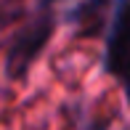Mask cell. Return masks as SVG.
I'll return each instance as SVG.
<instances>
[{
    "label": "cell",
    "instance_id": "cell-1",
    "mask_svg": "<svg viewBox=\"0 0 130 130\" xmlns=\"http://www.w3.org/2000/svg\"><path fill=\"white\" fill-rule=\"evenodd\" d=\"M53 32H56V13H53L51 8H43L13 37L8 53H5V77L13 80V82L27 77V72L32 69V64L37 61V56L45 51V45L51 43Z\"/></svg>",
    "mask_w": 130,
    "mask_h": 130
},
{
    "label": "cell",
    "instance_id": "cell-2",
    "mask_svg": "<svg viewBox=\"0 0 130 130\" xmlns=\"http://www.w3.org/2000/svg\"><path fill=\"white\" fill-rule=\"evenodd\" d=\"M104 69L122 82L130 98V13L114 11L104 48Z\"/></svg>",
    "mask_w": 130,
    "mask_h": 130
},
{
    "label": "cell",
    "instance_id": "cell-3",
    "mask_svg": "<svg viewBox=\"0 0 130 130\" xmlns=\"http://www.w3.org/2000/svg\"><path fill=\"white\" fill-rule=\"evenodd\" d=\"M109 5H111V0H82L77 8L69 11V21L77 27L80 37L96 35L98 29H101V21L106 19Z\"/></svg>",
    "mask_w": 130,
    "mask_h": 130
}]
</instances>
